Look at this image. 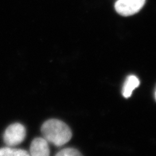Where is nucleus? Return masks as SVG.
<instances>
[{"instance_id":"obj_8","label":"nucleus","mask_w":156,"mask_h":156,"mask_svg":"<svg viewBox=\"0 0 156 156\" xmlns=\"http://www.w3.org/2000/svg\"><path fill=\"white\" fill-rule=\"evenodd\" d=\"M155 98H156V93H155Z\"/></svg>"},{"instance_id":"obj_6","label":"nucleus","mask_w":156,"mask_h":156,"mask_svg":"<svg viewBox=\"0 0 156 156\" xmlns=\"http://www.w3.org/2000/svg\"><path fill=\"white\" fill-rule=\"evenodd\" d=\"M0 156H30L27 151L14 147L0 148Z\"/></svg>"},{"instance_id":"obj_2","label":"nucleus","mask_w":156,"mask_h":156,"mask_svg":"<svg viewBox=\"0 0 156 156\" xmlns=\"http://www.w3.org/2000/svg\"><path fill=\"white\" fill-rule=\"evenodd\" d=\"M26 136V128L20 123L10 125L3 134L4 143L9 147H14L21 144Z\"/></svg>"},{"instance_id":"obj_7","label":"nucleus","mask_w":156,"mask_h":156,"mask_svg":"<svg viewBox=\"0 0 156 156\" xmlns=\"http://www.w3.org/2000/svg\"><path fill=\"white\" fill-rule=\"evenodd\" d=\"M55 156H83L77 150L73 148H64L58 152Z\"/></svg>"},{"instance_id":"obj_5","label":"nucleus","mask_w":156,"mask_h":156,"mask_svg":"<svg viewBox=\"0 0 156 156\" xmlns=\"http://www.w3.org/2000/svg\"><path fill=\"white\" fill-rule=\"evenodd\" d=\"M140 85V81L137 77L135 76H129L125 82L122 89V94L124 97L128 98L131 96L133 91Z\"/></svg>"},{"instance_id":"obj_3","label":"nucleus","mask_w":156,"mask_h":156,"mask_svg":"<svg viewBox=\"0 0 156 156\" xmlns=\"http://www.w3.org/2000/svg\"><path fill=\"white\" fill-rule=\"evenodd\" d=\"M146 0H118L115 5L116 11L124 16L133 15L143 7Z\"/></svg>"},{"instance_id":"obj_1","label":"nucleus","mask_w":156,"mask_h":156,"mask_svg":"<svg viewBox=\"0 0 156 156\" xmlns=\"http://www.w3.org/2000/svg\"><path fill=\"white\" fill-rule=\"evenodd\" d=\"M43 138L55 146H62L69 142L72 133L66 124L57 119H50L42 126Z\"/></svg>"},{"instance_id":"obj_4","label":"nucleus","mask_w":156,"mask_h":156,"mask_svg":"<svg viewBox=\"0 0 156 156\" xmlns=\"http://www.w3.org/2000/svg\"><path fill=\"white\" fill-rule=\"evenodd\" d=\"M29 153L30 156H50V150L48 142L43 137L34 139Z\"/></svg>"}]
</instances>
